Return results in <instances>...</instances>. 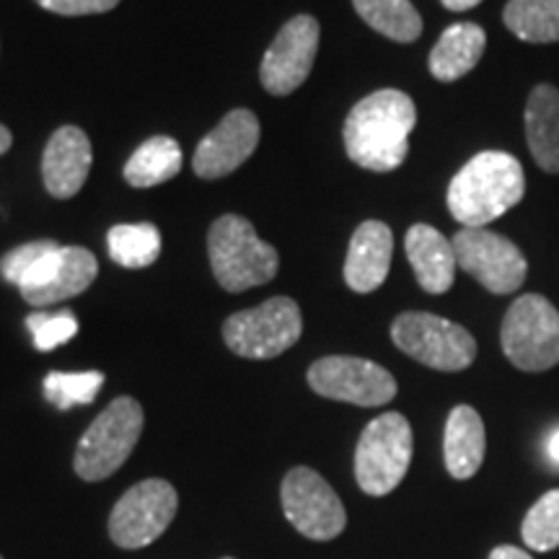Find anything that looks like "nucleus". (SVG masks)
Masks as SVG:
<instances>
[{
    "mask_svg": "<svg viewBox=\"0 0 559 559\" xmlns=\"http://www.w3.org/2000/svg\"><path fill=\"white\" fill-rule=\"evenodd\" d=\"M459 267L495 296L521 290L528 275V262L515 241L487 228H461L453 236Z\"/></svg>",
    "mask_w": 559,
    "mask_h": 559,
    "instance_id": "1a4fd4ad",
    "label": "nucleus"
},
{
    "mask_svg": "<svg viewBox=\"0 0 559 559\" xmlns=\"http://www.w3.org/2000/svg\"><path fill=\"white\" fill-rule=\"evenodd\" d=\"M547 451H549V459L555 461V464H559V430L551 432V438H549V445H547Z\"/></svg>",
    "mask_w": 559,
    "mask_h": 559,
    "instance_id": "473e14b6",
    "label": "nucleus"
},
{
    "mask_svg": "<svg viewBox=\"0 0 559 559\" xmlns=\"http://www.w3.org/2000/svg\"><path fill=\"white\" fill-rule=\"evenodd\" d=\"M309 386L319 396L358 407H383L396 396V379L379 362L330 355L309 368Z\"/></svg>",
    "mask_w": 559,
    "mask_h": 559,
    "instance_id": "f8f14e48",
    "label": "nucleus"
},
{
    "mask_svg": "<svg viewBox=\"0 0 559 559\" xmlns=\"http://www.w3.org/2000/svg\"><path fill=\"white\" fill-rule=\"evenodd\" d=\"M60 243L58 241H50V239H41V241H29V243H21V247L11 249L9 254L0 260V275H3L9 283L19 285L21 277L29 272L34 264H37L41 257H47L50 251L58 249Z\"/></svg>",
    "mask_w": 559,
    "mask_h": 559,
    "instance_id": "c85d7f7f",
    "label": "nucleus"
},
{
    "mask_svg": "<svg viewBox=\"0 0 559 559\" xmlns=\"http://www.w3.org/2000/svg\"><path fill=\"white\" fill-rule=\"evenodd\" d=\"M394 257V234L386 223L366 221L355 228L345 260V283L355 293H373L386 283Z\"/></svg>",
    "mask_w": 559,
    "mask_h": 559,
    "instance_id": "f3484780",
    "label": "nucleus"
},
{
    "mask_svg": "<svg viewBox=\"0 0 559 559\" xmlns=\"http://www.w3.org/2000/svg\"><path fill=\"white\" fill-rule=\"evenodd\" d=\"M526 145L536 166L547 174H559V88L551 83H539L528 94L526 111Z\"/></svg>",
    "mask_w": 559,
    "mask_h": 559,
    "instance_id": "6ab92c4d",
    "label": "nucleus"
},
{
    "mask_svg": "<svg viewBox=\"0 0 559 559\" xmlns=\"http://www.w3.org/2000/svg\"><path fill=\"white\" fill-rule=\"evenodd\" d=\"M353 5L370 29L402 45L423 34V19L409 0H353Z\"/></svg>",
    "mask_w": 559,
    "mask_h": 559,
    "instance_id": "b1692460",
    "label": "nucleus"
},
{
    "mask_svg": "<svg viewBox=\"0 0 559 559\" xmlns=\"http://www.w3.org/2000/svg\"><path fill=\"white\" fill-rule=\"evenodd\" d=\"M487 451V432L479 412L469 404L451 409L443 436L445 469L453 479H472L479 472Z\"/></svg>",
    "mask_w": 559,
    "mask_h": 559,
    "instance_id": "aec40b11",
    "label": "nucleus"
},
{
    "mask_svg": "<svg viewBox=\"0 0 559 559\" xmlns=\"http://www.w3.org/2000/svg\"><path fill=\"white\" fill-rule=\"evenodd\" d=\"M179 510V495L166 479H145L117 500L109 536L120 549H143L164 536Z\"/></svg>",
    "mask_w": 559,
    "mask_h": 559,
    "instance_id": "9d476101",
    "label": "nucleus"
},
{
    "mask_svg": "<svg viewBox=\"0 0 559 559\" xmlns=\"http://www.w3.org/2000/svg\"><path fill=\"white\" fill-rule=\"evenodd\" d=\"M526 194L521 160L506 151H481L451 179L449 210L464 228H485L513 210Z\"/></svg>",
    "mask_w": 559,
    "mask_h": 559,
    "instance_id": "f03ea898",
    "label": "nucleus"
},
{
    "mask_svg": "<svg viewBox=\"0 0 559 559\" xmlns=\"http://www.w3.org/2000/svg\"><path fill=\"white\" fill-rule=\"evenodd\" d=\"M99 275V262L83 247H58L21 277L19 290L26 304L52 306L81 296Z\"/></svg>",
    "mask_w": 559,
    "mask_h": 559,
    "instance_id": "4468645a",
    "label": "nucleus"
},
{
    "mask_svg": "<svg viewBox=\"0 0 559 559\" xmlns=\"http://www.w3.org/2000/svg\"><path fill=\"white\" fill-rule=\"evenodd\" d=\"M280 500H283L285 519L311 542L337 539L347 526V513L340 495L309 466H296L285 474Z\"/></svg>",
    "mask_w": 559,
    "mask_h": 559,
    "instance_id": "9b49d317",
    "label": "nucleus"
},
{
    "mask_svg": "<svg viewBox=\"0 0 559 559\" xmlns=\"http://www.w3.org/2000/svg\"><path fill=\"white\" fill-rule=\"evenodd\" d=\"M11 143H13V135H11V130L5 128V124H0V156H3V153L11 148Z\"/></svg>",
    "mask_w": 559,
    "mask_h": 559,
    "instance_id": "72a5a7b5",
    "label": "nucleus"
},
{
    "mask_svg": "<svg viewBox=\"0 0 559 559\" xmlns=\"http://www.w3.org/2000/svg\"><path fill=\"white\" fill-rule=\"evenodd\" d=\"M45 11L58 16H91V13H107L117 9L120 0H37Z\"/></svg>",
    "mask_w": 559,
    "mask_h": 559,
    "instance_id": "c756f323",
    "label": "nucleus"
},
{
    "mask_svg": "<svg viewBox=\"0 0 559 559\" xmlns=\"http://www.w3.org/2000/svg\"><path fill=\"white\" fill-rule=\"evenodd\" d=\"M143 432V407L132 396H120L91 423L73 456L81 479L102 481L115 474L135 451Z\"/></svg>",
    "mask_w": 559,
    "mask_h": 559,
    "instance_id": "39448f33",
    "label": "nucleus"
},
{
    "mask_svg": "<svg viewBox=\"0 0 559 559\" xmlns=\"http://www.w3.org/2000/svg\"><path fill=\"white\" fill-rule=\"evenodd\" d=\"M489 559H534V557H528L526 551L519 549V547H510V544H502V547L492 549V555H489Z\"/></svg>",
    "mask_w": 559,
    "mask_h": 559,
    "instance_id": "7c9ffc66",
    "label": "nucleus"
},
{
    "mask_svg": "<svg viewBox=\"0 0 559 559\" xmlns=\"http://www.w3.org/2000/svg\"><path fill=\"white\" fill-rule=\"evenodd\" d=\"M487 50V34L479 24L472 21H461L453 24L440 34L438 45L430 52V73L432 79L453 83L464 79L466 73H472L479 66L481 55Z\"/></svg>",
    "mask_w": 559,
    "mask_h": 559,
    "instance_id": "412c9836",
    "label": "nucleus"
},
{
    "mask_svg": "<svg viewBox=\"0 0 559 559\" xmlns=\"http://www.w3.org/2000/svg\"><path fill=\"white\" fill-rule=\"evenodd\" d=\"M521 536L528 549L551 551L559 547V489H549L523 519Z\"/></svg>",
    "mask_w": 559,
    "mask_h": 559,
    "instance_id": "bb28decb",
    "label": "nucleus"
},
{
    "mask_svg": "<svg viewBox=\"0 0 559 559\" xmlns=\"http://www.w3.org/2000/svg\"><path fill=\"white\" fill-rule=\"evenodd\" d=\"M260 145V120L254 111L234 109L223 117L218 128L202 138L192 158L200 179H221L236 171Z\"/></svg>",
    "mask_w": 559,
    "mask_h": 559,
    "instance_id": "2eb2a0df",
    "label": "nucleus"
},
{
    "mask_svg": "<svg viewBox=\"0 0 559 559\" xmlns=\"http://www.w3.org/2000/svg\"><path fill=\"white\" fill-rule=\"evenodd\" d=\"M417 124L412 96L381 88L349 109L345 120V151L360 169L386 174L400 169L409 153V135Z\"/></svg>",
    "mask_w": 559,
    "mask_h": 559,
    "instance_id": "f257e3e1",
    "label": "nucleus"
},
{
    "mask_svg": "<svg viewBox=\"0 0 559 559\" xmlns=\"http://www.w3.org/2000/svg\"><path fill=\"white\" fill-rule=\"evenodd\" d=\"M26 326H29L34 347L39 353H50V349L66 345L68 340H73L79 334V319L70 311H58V313H32L26 319Z\"/></svg>",
    "mask_w": 559,
    "mask_h": 559,
    "instance_id": "cd10ccee",
    "label": "nucleus"
},
{
    "mask_svg": "<svg viewBox=\"0 0 559 559\" xmlns=\"http://www.w3.org/2000/svg\"><path fill=\"white\" fill-rule=\"evenodd\" d=\"M404 251H407V260L415 270L419 288L425 293L443 296L453 288L459 267L456 251H453V241L445 239L438 228L428 226V223H415L407 230Z\"/></svg>",
    "mask_w": 559,
    "mask_h": 559,
    "instance_id": "a211bd4d",
    "label": "nucleus"
},
{
    "mask_svg": "<svg viewBox=\"0 0 559 559\" xmlns=\"http://www.w3.org/2000/svg\"><path fill=\"white\" fill-rule=\"evenodd\" d=\"M0 559H3V557H0Z\"/></svg>",
    "mask_w": 559,
    "mask_h": 559,
    "instance_id": "c9c22d12",
    "label": "nucleus"
},
{
    "mask_svg": "<svg viewBox=\"0 0 559 559\" xmlns=\"http://www.w3.org/2000/svg\"><path fill=\"white\" fill-rule=\"evenodd\" d=\"M394 345L423 366L456 373L477 358V340L461 324L428 311L400 313L391 324Z\"/></svg>",
    "mask_w": 559,
    "mask_h": 559,
    "instance_id": "0eeeda50",
    "label": "nucleus"
},
{
    "mask_svg": "<svg viewBox=\"0 0 559 559\" xmlns=\"http://www.w3.org/2000/svg\"><path fill=\"white\" fill-rule=\"evenodd\" d=\"M319 21L313 16L290 19L283 29L277 32L270 50L264 52L260 79L262 86L272 96H288L300 88L311 75L313 60L319 52Z\"/></svg>",
    "mask_w": 559,
    "mask_h": 559,
    "instance_id": "ddd939ff",
    "label": "nucleus"
},
{
    "mask_svg": "<svg viewBox=\"0 0 559 559\" xmlns=\"http://www.w3.org/2000/svg\"><path fill=\"white\" fill-rule=\"evenodd\" d=\"M502 21L510 34L531 45L559 41V0H510Z\"/></svg>",
    "mask_w": 559,
    "mask_h": 559,
    "instance_id": "5701e85b",
    "label": "nucleus"
},
{
    "mask_svg": "<svg viewBox=\"0 0 559 559\" xmlns=\"http://www.w3.org/2000/svg\"><path fill=\"white\" fill-rule=\"evenodd\" d=\"M41 386H45L47 402L55 404L58 409L83 407V404H91L99 396L104 373H99V370H83V373H58V370H52Z\"/></svg>",
    "mask_w": 559,
    "mask_h": 559,
    "instance_id": "a878e982",
    "label": "nucleus"
},
{
    "mask_svg": "<svg viewBox=\"0 0 559 559\" xmlns=\"http://www.w3.org/2000/svg\"><path fill=\"white\" fill-rule=\"evenodd\" d=\"M500 345L506 358L526 373L559 366V311L539 293L515 298L502 317Z\"/></svg>",
    "mask_w": 559,
    "mask_h": 559,
    "instance_id": "20e7f679",
    "label": "nucleus"
},
{
    "mask_svg": "<svg viewBox=\"0 0 559 559\" xmlns=\"http://www.w3.org/2000/svg\"><path fill=\"white\" fill-rule=\"evenodd\" d=\"M109 257L130 270L148 267L160 254V234L153 223H122L107 236Z\"/></svg>",
    "mask_w": 559,
    "mask_h": 559,
    "instance_id": "393cba45",
    "label": "nucleus"
},
{
    "mask_svg": "<svg viewBox=\"0 0 559 559\" xmlns=\"http://www.w3.org/2000/svg\"><path fill=\"white\" fill-rule=\"evenodd\" d=\"M412 464V428L400 412H383L366 425L355 449V479L370 498L402 485Z\"/></svg>",
    "mask_w": 559,
    "mask_h": 559,
    "instance_id": "423d86ee",
    "label": "nucleus"
},
{
    "mask_svg": "<svg viewBox=\"0 0 559 559\" xmlns=\"http://www.w3.org/2000/svg\"><path fill=\"white\" fill-rule=\"evenodd\" d=\"M207 254L215 280L228 293H243L270 283L280 267L275 247L262 241L254 226L241 215H223L210 226Z\"/></svg>",
    "mask_w": 559,
    "mask_h": 559,
    "instance_id": "7ed1b4c3",
    "label": "nucleus"
},
{
    "mask_svg": "<svg viewBox=\"0 0 559 559\" xmlns=\"http://www.w3.org/2000/svg\"><path fill=\"white\" fill-rule=\"evenodd\" d=\"M223 559H230V557H223Z\"/></svg>",
    "mask_w": 559,
    "mask_h": 559,
    "instance_id": "f704fd0d",
    "label": "nucleus"
},
{
    "mask_svg": "<svg viewBox=\"0 0 559 559\" xmlns=\"http://www.w3.org/2000/svg\"><path fill=\"white\" fill-rule=\"evenodd\" d=\"M91 171V140L75 124L55 130L41 156V179L55 200H70L81 192Z\"/></svg>",
    "mask_w": 559,
    "mask_h": 559,
    "instance_id": "dca6fc26",
    "label": "nucleus"
},
{
    "mask_svg": "<svg viewBox=\"0 0 559 559\" xmlns=\"http://www.w3.org/2000/svg\"><path fill=\"white\" fill-rule=\"evenodd\" d=\"M181 169V148L169 135H156L145 140L124 164V179L130 187L148 190L174 179Z\"/></svg>",
    "mask_w": 559,
    "mask_h": 559,
    "instance_id": "4be33fe9",
    "label": "nucleus"
},
{
    "mask_svg": "<svg viewBox=\"0 0 559 559\" xmlns=\"http://www.w3.org/2000/svg\"><path fill=\"white\" fill-rule=\"evenodd\" d=\"M304 319L293 298H270L257 309L234 313L223 324V340L230 353L249 360H270L300 340Z\"/></svg>",
    "mask_w": 559,
    "mask_h": 559,
    "instance_id": "6e6552de",
    "label": "nucleus"
},
{
    "mask_svg": "<svg viewBox=\"0 0 559 559\" xmlns=\"http://www.w3.org/2000/svg\"><path fill=\"white\" fill-rule=\"evenodd\" d=\"M449 11H469L474 5H479L481 0H440Z\"/></svg>",
    "mask_w": 559,
    "mask_h": 559,
    "instance_id": "2f4dec72",
    "label": "nucleus"
}]
</instances>
